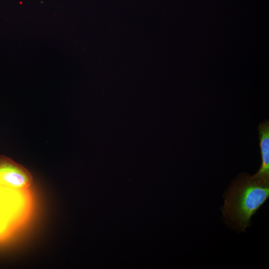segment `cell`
Segmentation results:
<instances>
[{"label":"cell","instance_id":"cell-1","mask_svg":"<svg viewBox=\"0 0 269 269\" xmlns=\"http://www.w3.org/2000/svg\"><path fill=\"white\" fill-rule=\"evenodd\" d=\"M269 196V179L241 174L224 196V218L240 232L251 226L252 217Z\"/></svg>","mask_w":269,"mask_h":269},{"label":"cell","instance_id":"cell-2","mask_svg":"<svg viewBox=\"0 0 269 269\" xmlns=\"http://www.w3.org/2000/svg\"><path fill=\"white\" fill-rule=\"evenodd\" d=\"M33 183L31 173L24 167L4 155H0V186L25 190Z\"/></svg>","mask_w":269,"mask_h":269},{"label":"cell","instance_id":"cell-3","mask_svg":"<svg viewBox=\"0 0 269 269\" xmlns=\"http://www.w3.org/2000/svg\"><path fill=\"white\" fill-rule=\"evenodd\" d=\"M262 164L254 177L269 179V123L266 120L258 127Z\"/></svg>","mask_w":269,"mask_h":269}]
</instances>
